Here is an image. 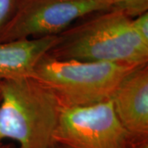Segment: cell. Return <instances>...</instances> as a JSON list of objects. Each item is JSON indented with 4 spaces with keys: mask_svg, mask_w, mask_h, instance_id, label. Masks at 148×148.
<instances>
[{
    "mask_svg": "<svg viewBox=\"0 0 148 148\" xmlns=\"http://www.w3.org/2000/svg\"><path fill=\"white\" fill-rule=\"evenodd\" d=\"M0 148H17V147L13 144H1Z\"/></svg>",
    "mask_w": 148,
    "mask_h": 148,
    "instance_id": "cell-11",
    "label": "cell"
},
{
    "mask_svg": "<svg viewBox=\"0 0 148 148\" xmlns=\"http://www.w3.org/2000/svg\"><path fill=\"white\" fill-rule=\"evenodd\" d=\"M139 67L56 59L45 54L31 77L50 90L62 108H81L110 101L123 79Z\"/></svg>",
    "mask_w": 148,
    "mask_h": 148,
    "instance_id": "cell-3",
    "label": "cell"
},
{
    "mask_svg": "<svg viewBox=\"0 0 148 148\" xmlns=\"http://www.w3.org/2000/svg\"><path fill=\"white\" fill-rule=\"evenodd\" d=\"M112 9L134 18L147 12L148 0H112Z\"/></svg>",
    "mask_w": 148,
    "mask_h": 148,
    "instance_id": "cell-8",
    "label": "cell"
},
{
    "mask_svg": "<svg viewBox=\"0 0 148 148\" xmlns=\"http://www.w3.org/2000/svg\"><path fill=\"white\" fill-rule=\"evenodd\" d=\"M54 143L64 148H148L122 126L111 101L81 108H62Z\"/></svg>",
    "mask_w": 148,
    "mask_h": 148,
    "instance_id": "cell-5",
    "label": "cell"
},
{
    "mask_svg": "<svg viewBox=\"0 0 148 148\" xmlns=\"http://www.w3.org/2000/svg\"><path fill=\"white\" fill-rule=\"evenodd\" d=\"M46 54L63 60L142 66L148 63V45L134 32L132 18L110 9L95 13L59 34Z\"/></svg>",
    "mask_w": 148,
    "mask_h": 148,
    "instance_id": "cell-1",
    "label": "cell"
},
{
    "mask_svg": "<svg viewBox=\"0 0 148 148\" xmlns=\"http://www.w3.org/2000/svg\"><path fill=\"white\" fill-rule=\"evenodd\" d=\"M51 148H64L63 147H61V146H59V145H58V144H56V143H55V144H54V145H53V147H52Z\"/></svg>",
    "mask_w": 148,
    "mask_h": 148,
    "instance_id": "cell-12",
    "label": "cell"
},
{
    "mask_svg": "<svg viewBox=\"0 0 148 148\" xmlns=\"http://www.w3.org/2000/svg\"><path fill=\"white\" fill-rule=\"evenodd\" d=\"M134 32L146 45H148V12L132 18Z\"/></svg>",
    "mask_w": 148,
    "mask_h": 148,
    "instance_id": "cell-10",
    "label": "cell"
},
{
    "mask_svg": "<svg viewBox=\"0 0 148 148\" xmlns=\"http://www.w3.org/2000/svg\"><path fill=\"white\" fill-rule=\"evenodd\" d=\"M114 114L137 143H148V65L123 79L111 98Z\"/></svg>",
    "mask_w": 148,
    "mask_h": 148,
    "instance_id": "cell-6",
    "label": "cell"
},
{
    "mask_svg": "<svg viewBox=\"0 0 148 148\" xmlns=\"http://www.w3.org/2000/svg\"><path fill=\"white\" fill-rule=\"evenodd\" d=\"M19 0H0V35L11 21Z\"/></svg>",
    "mask_w": 148,
    "mask_h": 148,
    "instance_id": "cell-9",
    "label": "cell"
},
{
    "mask_svg": "<svg viewBox=\"0 0 148 148\" xmlns=\"http://www.w3.org/2000/svg\"><path fill=\"white\" fill-rule=\"evenodd\" d=\"M112 9V0H19L0 42L58 36L80 19Z\"/></svg>",
    "mask_w": 148,
    "mask_h": 148,
    "instance_id": "cell-4",
    "label": "cell"
},
{
    "mask_svg": "<svg viewBox=\"0 0 148 148\" xmlns=\"http://www.w3.org/2000/svg\"><path fill=\"white\" fill-rule=\"evenodd\" d=\"M58 41V36L0 42V83L31 77L37 63Z\"/></svg>",
    "mask_w": 148,
    "mask_h": 148,
    "instance_id": "cell-7",
    "label": "cell"
},
{
    "mask_svg": "<svg viewBox=\"0 0 148 148\" xmlns=\"http://www.w3.org/2000/svg\"><path fill=\"white\" fill-rule=\"evenodd\" d=\"M1 144H2V143H0V146H1Z\"/></svg>",
    "mask_w": 148,
    "mask_h": 148,
    "instance_id": "cell-13",
    "label": "cell"
},
{
    "mask_svg": "<svg viewBox=\"0 0 148 148\" xmlns=\"http://www.w3.org/2000/svg\"><path fill=\"white\" fill-rule=\"evenodd\" d=\"M62 111L57 98L31 77L0 83V143L17 148H51Z\"/></svg>",
    "mask_w": 148,
    "mask_h": 148,
    "instance_id": "cell-2",
    "label": "cell"
}]
</instances>
